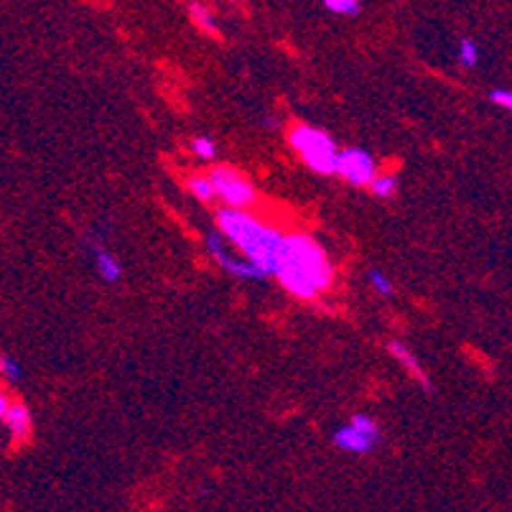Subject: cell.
<instances>
[{
  "instance_id": "obj_3",
  "label": "cell",
  "mask_w": 512,
  "mask_h": 512,
  "mask_svg": "<svg viewBox=\"0 0 512 512\" xmlns=\"http://www.w3.org/2000/svg\"><path fill=\"white\" fill-rule=\"evenodd\" d=\"M285 138H288V146L296 150L301 161L306 163V169H311L314 174H337V140L326 130L314 128L309 122H291Z\"/></svg>"
},
{
  "instance_id": "obj_5",
  "label": "cell",
  "mask_w": 512,
  "mask_h": 512,
  "mask_svg": "<svg viewBox=\"0 0 512 512\" xmlns=\"http://www.w3.org/2000/svg\"><path fill=\"white\" fill-rule=\"evenodd\" d=\"M207 250H209V256L215 257V263L219 268L229 273V275H235V278H240V281H266L268 278V273L256 266L253 260H240V257L229 256L227 247L222 243V235H219V229H212V232H207Z\"/></svg>"
},
{
  "instance_id": "obj_18",
  "label": "cell",
  "mask_w": 512,
  "mask_h": 512,
  "mask_svg": "<svg viewBox=\"0 0 512 512\" xmlns=\"http://www.w3.org/2000/svg\"><path fill=\"white\" fill-rule=\"evenodd\" d=\"M370 285L378 296H392V281L382 270H370Z\"/></svg>"
},
{
  "instance_id": "obj_12",
  "label": "cell",
  "mask_w": 512,
  "mask_h": 512,
  "mask_svg": "<svg viewBox=\"0 0 512 512\" xmlns=\"http://www.w3.org/2000/svg\"><path fill=\"white\" fill-rule=\"evenodd\" d=\"M187 191H189L191 197L197 199V202L202 204H215L217 202V194H215V187H212V181H209V176L207 174H194L187 179Z\"/></svg>"
},
{
  "instance_id": "obj_22",
  "label": "cell",
  "mask_w": 512,
  "mask_h": 512,
  "mask_svg": "<svg viewBox=\"0 0 512 512\" xmlns=\"http://www.w3.org/2000/svg\"><path fill=\"white\" fill-rule=\"evenodd\" d=\"M266 128H268V130H275V128H278V121L268 118V121H266Z\"/></svg>"
},
{
  "instance_id": "obj_16",
  "label": "cell",
  "mask_w": 512,
  "mask_h": 512,
  "mask_svg": "<svg viewBox=\"0 0 512 512\" xmlns=\"http://www.w3.org/2000/svg\"><path fill=\"white\" fill-rule=\"evenodd\" d=\"M324 5L337 15H360L362 11V0H324Z\"/></svg>"
},
{
  "instance_id": "obj_17",
  "label": "cell",
  "mask_w": 512,
  "mask_h": 512,
  "mask_svg": "<svg viewBox=\"0 0 512 512\" xmlns=\"http://www.w3.org/2000/svg\"><path fill=\"white\" fill-rule=\"evenodd\" d=\"M0 375L8 380V382H18L24 378V367L15 362L11 354H0Z\"/></svg>"
},
{
  "instance_id": "obj_10",
  "label": "cell",
  "mask_w": 512,
  "mask_h": 512,
  "mask_svg": "<svg viewBox=\"0 0 512 512\" xmlns=\"http://www.w3.org/2000/svg\"><path fill=\"white\" fill-rule=\"evenodd\" d=\"M90 253H92V260H95L97 275H100L105 284H118L122 278V266L118 263V257L112 256L108 247L95 243V240L90 243Z\"/></svg>"
},
{
  "instance_id": "obj_9",
  "label": "cell",
  "mask_w": 512,
  "mask_h": 512,
  "mask_svg": "<svg viewBox=\"0 0 512 512\" xmlns=\"http://www.w3.org/2000/svg\"><path fill=\"white\" fill-rule=\"evenodd\" d=\"M388 352H391V357L395 360L398 364H403L405 372L411 375V378L416 380V382H420L426 391H431V380H429V375H426V370H423V364L418 362V357L413 354V352L405 347L403 342H388Z\"/></svg>"
},
{
  "instance_id": "obj_21",
  "label": "cell",
  "mask_w": 512,
  "mask_h": 512,
  "mask_svg": "<svg viewBox=\"0 0 512 512\" xmlns=\"http://www.w3.org/2000/svg\"><path fill=\"white\" fill-rule=\"evenodd\" d=\"M8 405H11V398H8V392L0 388V418H3V413L8 411Z\"/></svg>"
},
{
  "instance_id": "obj_7",
  "label": "cell",
  "mask_w": 512,
  "mask_h": 512,
  "mask_svg": "<svg viewBox=\"0 0 512 512\" xmlns=\"http://www.w3.org/2000/svg\"><path fill=\"white\" fill-rule=\"evenodd\" d=\"M380 439H382V433H367L347 423L334 433V446L342 451H350V454H370V451H375Z\"/></svg>"
},
{
  "instance_id": "obj_1",
  "label": "cell",
  "mask_w": 512,
  "mask_h": 512,
  "mask_svg": "<svg viewBox=\"0 0 512 512\" xmlns=\"http://www.w3.org/2000/svg\"><path fill=\"white\" fill-rule=\"evenodd\" d=\"M273 275L298 301H319L334 285L337 270L314 235L288 232L284 257Z\"/></svg>"
},
{
  "instance_id": "obj_2",
  "label": "cell",
  "mask_w": 512,
  "mask_h": 512,
  "mask_svg": "<svg viewBox=\"0 0 512 512\" xmlns=\"http://www.w3.org/2000/svg\"><path fill=\"white\" fill-rule=\"evenodd\" d=\"M215 222L219 235L235 245L247 260H253L268 275L275 273L284 257L285 232L250 215V209H232V207H219Z\"/></svg>"
},
{
  "instance_id": "obj_14",
  "label": "cell",
  "mask_w": 512,
  "mask_h": 512,
  "mask_svg": "<svg viewBox=\"0 0 512 512\" xmlns=\"http://www.w3.org/2000/svg\"><path fill=\"white\" fill-rule=\"evenodd\" d=\"M459 64L464 69H474L479 64V46L472 39L459 41Z\"/></svg>"
},
{
  "instance_id": "obj_13",
  "label": "cell",
  "mask_w": 512,
  "mask_h": 512,
  "mask_svg": "<svg viewBox=\"0 0 512 512\" xmlns=\"http://www.w3.org/2000/svg\"><path fill=\"white\" fill-rule=\"evenodd\" d=\"M189 18L194 26L204 31V34H209V36H217L219 34V28H217V21L212 11L202 5V3H189Z\"/></svg>"
},
{
  "instance_id": "obj_6",
  "label": "cell",
  "mask_w": 512,
  "mask_h": 512,
  "mask_svg": "<svg viewBox=\"0 0 512 512\" xmlns=\"http://www.w3.org/2000/svg\"><path fill=\"white\" fill-rule=\"evenodd\" d=\"M378 171V161L367 149H344L337 153V174L334 176H342L350 187L362 189Z\"/></svg>"
},
{
  "instance_id": "obj_4",
  "label": "cell",
  "mask_w": 512,
  "mask_h": 512,
  "mask_svg": "<svg viewBox=\"0 0 512 512\" xmlns=\"http://www.w3.org/2000/svg\"><path fill=\"white\" fill-rule=\"evenodd\" d=\"M209 181L215 187L217 202H222V207H232V209H253L260 199L256 184L247 176L229 166V163H217L209 169Z\"/></svg>"
},
{
  "instance_id": "obj_8",
  "label": "cell",
  "mask_w": 512,
  "mask_h": 512,
  "mask_svg": "<svg viewBox=\"0 0 512 512\" xmlns=\"http://www.w3.org/2000/svg\"><path fill=\"white\" fill-rule=\"evenodd\" d=\"M0 420L5 423V429H8V433L14 436L15 444H26L28 439H31V433H34V418H31V411H28L26 403H21V401H11L8 411L3 413Z\"/></svg>"
},
{
  "instance_id": "obj_19",
  "label": "cell",
  "mask_w": 512,
  "mask_h": 512,
  "mask_svg": "<svg viewBox=\"0 0 512 512\" xmlns=\"http://www.w3.org/2000/svg\"><path fill=\"white\" fill-rule=\"evenodd\" d=\"M350 423L352 426H357V429H362V431H367V433H382L380 431L378 420H375L372 416H367V413H354Z\"/></svg>"
},
{
  "instance_id": "obj_11",
  "label": "cell",
  "mask_w": 512,
  "mask_h": 512,
  "mask_svg": "<svg viewBox=\"0 0 512 512\" xmlns=\"http://www.w3.org/2000/svg\"><path fill=\"white\" fill-rule=\"evenodd\" d=\"M367 189L372 191V197H378V199H392L401 191V179L395 174H380L378 171V174L370 179Z\"/></svg>"
},
{
  "instance_id": "obj_20",
  "label": "cell",
  "mask_w": 512,
  "mask_h": 512,
  "mask_svg": "<svg viewBox=\"0 0 512 512\" xmlns=\"http://www.w3.org/2000/svg\"><path fill=\"white\" fill-rule=\"evenodd\" d=\"M489 100H492V105H498V108L512 110V92L510 90H505V87H495V90L489 92Z\"/></svg>"
},
{
  "instance_id": "obj_15",
  "label": "cell",
  "mask_w": 512,
  "mask_h": 512,
  "mask_svg": "<svg viewBox=\"0 0 512 512\" xmlns=\"http://www.w3.org/2000/svg\"><path fill=\"white\" fill-rule=\"evenodd\" d=\"M191 153H194L197 159H202V161H215L217 143L212 138H207V135H199V138L191 140Z\"/></svg>"
}]
</instances>
